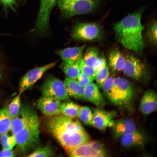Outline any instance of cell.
<instances>
[{"mask_svg":"<svg viewBox=\"0 0 157 157\" xmlns=\"http://www.w3.org/2000/svg\"><path fill=\"white\" fill-rule=\"evenodd\" d=\"M47 125L49 131L65 150L90 140L89 135L76 117L60 114L50 117Z\"/></svg>","mask_w":157,"mask_h":157,"instance_id":"6da1fadb","label":"cell"},{"mask_svg":"<svg viewBox=\"0 0 157 157\" xmlns=\"http://www.w3.org/2000/svg\"><path fill=\"white\" fill-rule=\"evenodd\" d=\"M143 9L129 14L113 25L118 42L126 49L141 54L144 44L142 37L144 27L141 22Z\"/></svg>","mask_w":157,"mask_h":157,"instance_id":"7a4b0ae2","label":"cell"},{"mask_svg":"<svg viewBox=\"0 0 157 157\" xmlns=\"http://www.w3.org/2000/svg\"><path fill=\"white\" fill-rule=\"evenodd\" d=\"M133 95V89L129 81L119 77L115 78L114 86L107 98L113 104L127 108L131 104Z\"/></svg>","mask_w":157,"mask_h":157,"instance_id":"3957f363","label":"cell"},{"mask_svg":"<svg viewBox=\"0 0 157 157\" xmlns=\"http://www.w3.org/2000/svg\"><path fill=\"white\" fill-rule=\"evenodd\" d=\"M39 120L34 122L14 134L19 150L25 154L35 149L40 141Z\"/></svg>","mask_w":157,"mask_h":157,"instance_id":"277c9868","label":"cell"},{"mask_svg":"<svg viewBox=\"0 0 157 157\" xmlns=\"http://www.w3.org/2000/svg\"><path fill=\"white\" fill-rule=\"evenodd\" d=\"M71 157H106L108 153L104 145L97 141L89 140L74 148L65 150Z\"/></svg>","mask_w":157,"mask_h":157,"instance_id":"5b68a950","label":"cell"},{"mask_svg":"<svg viewBox=\"0 0 157 157\" xmlns=\"http://www.w3.org/2000/svg\"><path fill=\"white\" fill-rule=\"evenodd\" d=\"M42 96L53 97L60 101L70 100L64 82L52 76L45 80L41 88Z\"/></svg>","mask_w":157,"mask_h":157,"instance_id":"8992f818","label":"cell"},{"mask_svg":"<svg viewBox=\"0 0 157 157\" xmlns=\"http://www.w3.org/2000/svg\"><path fill=\"white\" fill-rule=\"evenodd\" d=\"M38 115L30 106L24 104L21 106L17 114L12 119L11 131L15 134L31 123L38 121Z\"/></svg>","mask_w":157,"mask_h":157,"instance_id":"52a82bcc","label":"cell"},{"mask_svg":"<svg viewBox=\"0 0 157 157\" xmlns=\"http://www.w3.org/2000/svg\"><path fill=\"white\" fill-rule=\"evenodd\" d=\"M101 27L94 23H81L74 27L72 35L76 39L90 41L99 38L102 35Z\"/></svg>","mask_w":157,"mask_h":157,"instance_id":"ba28073f","label":"cell"},{"mask_svg":"<svg viewBox=\"0 0 157 157\" xmlns=\"http://www.w3.org/2000/svg\"><path fill=\"white\" fill-rule=\"evenodd\" d=\"M56 65V62H53L36 67L27 72L20 79L19 94H21L31 88L45 72L53 67Z\"/></svg>","mask_w":157,"mask_h":157,"instance_id":"9c48e42d","label":"cell"},{"mask_svg":"<svg viewBox=\"0 0 157 157\" xmlns=\"http://www.w3.org/2000/svg\"><path fill=\"white\" fill-rule=\"evenodd\" d=\"M101 0H74L61 11L65 17H70L84 14L94 10L98 6Z\"/></svg>","mask_w":157,"mask_h":157,"instance_id":"30bf717a","label":"cell"},{"mask_svg":"<svg viewBox=\"0 0 157 157\" xmlns=\"http://www.w3.org/2000/svg\"><path fill=\"white\" fill-rule=\"evenodd\" d=\"M93 126L97 129L104 130L112 127L114 125L116 113L113 111H108L101 108L93 109Z\"/></svg>","mask_w":157,"mask_h":157,"instance_id":"8fae6325","label":"cell"},{"mask_svg":"<svg viewBox=\"0 0 157 157\" xmlns=\"http://www.w3.org/2000/svg\"><path fill=\"white\" fill-rule=\"evenodd\" d=\"M125 62L122 71L124 74L131 78L138 79L142 77L145 67L140 60L132 55L125 58Z\"/></svg>","mask_w":157,"mask_h":157,"instance_id":"7c38bea8","label":"cell"},{"mask_svg":"<svg viewBox=\"0 0 157 157\" xmlns=\"http://www.w3.org/2000/svg\"><path fill=\"white\" fill-rule=\"evenodd\" d=\"M60 101L55 98L43 96L37 101L38 108L44 115L50 117L61 114Z\"/></svg>","mask_w":157,"mask_h":157,"instance_id":"4fadbf2b","label":"cell"},{"mask_svg":"<svg viewBox=\"0 0 157 157\" xmlns=\"http://www.w3.org/2000/svg\"><path fill=\"white\" fill-rule=\"evenodd\" d=\"M85 99L101 108L106 105V101L101 93L97 86L92 82L84 88Z\"/></svg>","mask_w":157,"mask_h":157,"instance_id":"5bb4252c","label":"cell"},{"mask_svg":"<svg viewBox=\"0 0 157 157\" xmlns=\"http://www.w3.org/2000/svg\"><path fill=\"white\" fill-rule=\"evenodd\" d=\"M85 46L68 47L57 51L56 54L63 62L74 63L80 62L83 59Z\"/></svg>","mask_w":157,"mask_h":157,"instance_id":"9a60e30c","label":"cell"},{"mask_svg":"<svg viewBox=\"0 0 157 157\" xmlns=\"http://www.w3.org/2000/svg\"><path fill=\"white\" fill-rule=\"evenodd\" d=\"M157 97L156 92L148 90L144 94L140 103L139 109L144 115H148L156 110Z\"/></svg>","mask_w":157,"mask_h":157,"instance_id":"2e32d148","label":"cell"},{"mask_svg":"<svg viewBox=\"0 0 157 157\" xmlns=\"http://www.w3.org/2000/svg\"><path fill=\"white\" fill-rule=\"evenodd\" d=\"M146 140V136L144 133L140 130H135L121 138V143L125 147H140L143 145Z\"/></svg>","mask_w":157,"mask_h":157,"instance_id":"e0dca14e","label":"cell"},{"mask_svg":"<svg viewBox=\"0 0 157 157\" xmlns=\"http://www.w3.org/2000/svg\"><path fill=\"white\" fill-rule=\"evenodd\" d=\"M112 132L115 138H121L137 129L136 124L132 120L124 119L115 122Z\"/></svg>","mask_w":157,"mask_h":157,"instance_id":"ac0fdd59","label":"cell"},{"mask_svg":"<svg viewBox=\"0 0 157 157\" xmlns=\"http://www.w3.org/2000/svg\"><path fill=\"white\" fill-rule=\"evenodd\" d=\"M64 82L69 96L78 99H85L84 88L79 85L76 80L67 76Z\"/></svg>","mask_w":157,"mask_h":157,"instance_id":"d6986e66","label":"cell"},{"mask_svg":"<svg viewBox=\"0 0 157 157\" xmlns=\"http://www.w3.org/2000/svg\"><path fill=\"white\" fill-rule=\"evenodd\" d=\"M126 58L117 49L113 50L110 53L108 62L109 66L113 71H122Z\"/></svg>","mask_w":157,"mask_h":157,"instance_id":"ffe728a7","label":"cell"},{"mask_svg":"<svg viewBox=\"0 0 157 157\" xmlns=\"http://www.w3.org/2000/svg\"><path fill=\"white\" fill-rule=\"evenodd\" d=\"M69 100L65 101L61 103L60 113L68 117H78L81 106Z\"/></svg>","mask_w":157,"mask_h":157,"instance_id":"44dd1931","label":"cell"},{"mask_svg":"<svg viewBox=\"0 0 157 157\" xmlns=\"http://www.w3.org/2000/svg\"><path fill=\"white\" fill-rule=\"evenodd\" d=\"M81 62L74 63L63 62L61 66V68L67 77L76 80L81 72L80 69Z\"/></svg>","mask_w":157,"mask_h":157,"instance_id":"7402d4cb","label":"cell"},{"mask_svg":"<svg viewBox=\"0 0 157 157\" xmlns=\"http://www.w3.org/2000/svg\"><path fill=\"white\" fill-rule=\"evenodd\" d=\"M12 118L7 108L0 110V136L11 130Z\"/></svg>","mask_w":157,"mask_h":157,"instance_id":"603a6c76","label":"cell"},{"mask_svg":"<svg viewBox=\"0 0 157 157\" xmlns=\"http://www.w3.org/2000/svg\"><path fill=\"white\" fill-rule=\"evenodd\" d=\"M99 58L97 50L94 48L90 47L86 51L83 56V60L86 64L94 68Z\"/></svg>","mask_w":157,"mask_h":157,"instance_id":"cb8c5ba5","label":"cell"},{"mask_svg":"<svg viewBox=\"0 0 157 157\" xmlns=\"http://www.w3.org/2000/svg\"><path fill=\"white\" fill-rule=\"evenodd\" d=\"M77 117L85 125L93 126V113L88 107L81 106Z\"/></svg>","mask_w":157,"mask_h":157,"instance_id":"d4e9b609","label":"cell"},{"mask_svg":"<svg viewBox=\"0 0 157 157\" xmlns=\"http://www.w3.org/2000/svg\"><path fill=\"white\" fill-rule=\"evenodd\" d=\"M54 154V151L51 146L48 144L44 147L36 149L26 156L48 157L53 156Z\"/></svg>","mask_w":157,"mask_h":157,"instance_id":"484cf974","label":"cell"},{"mask_svg":"<svg viewBox=\"0 0 157 157\" xmlns=\"http://www.w3.org/2000/svg\"><path fill=\"white\" fill-rule=\"evenodd\" d=\"M0 142L3 150H12L16 144L15 137L14 134L9 135L8 133L0 136Z\"/></svg>","mask_w":157,"mask_h":157,"instance_id":"4316f807","label":"cell"},{"mask_svg":"<svg viewBox=\"0 0 157 157\" xmlns=\"http://www.w3.org/2000/svg\"><path fill=\"white\" fill-rule=\"evenodd\" d=\"M20 95L19 94L14 97L7 108L9 113L12 119L17 114L20 109L21 106Z\"/></svg>","mask_w":157,"mask_h":157,"instance_id":"83f0119b","label":"cell"},{"mask_svg":"<svg viewBox=\"0 0 157 157\" xmlns=\"http://www.w3.org/2000/svg\"><path fill=\"white\" fill-rule=\"evenodd\" d=\"M109 75V71L107 64L97 71L95 80L99 87L102 88Z\"/></svg>","mask_w":157,"mask_h":157,"instance_id":"f1b7e54d","label":"cell"},{"mask_svg":"<svg viewBox=\"0 0 157 157\" xmlns=\"http://www.w3.org/2000/svg\"><path fill=\"white\" fill-rule=\"evenodd\" d=\"M157 24L156 20H154L149 24L146 32V36L148 40L154 44L157 42Z\"/></svg>","mask_w":157,"mask_h":157,"instance_id":"f546056e","label":"cell"},{"mask_svg":"<svg viewBox=\"0 0 157 157\" xmlns=\"http://www.w3.org/2000/svg\"><path fill=\"white\" fill-rule=\"evenodd\" d=\"M81 72L95 80L97 71L93 67L86 64L82 60L80 63Z\"/></svg>","mask_w":157,"mask_h":157,"instance_id":"4dcf8cb0","label":"cell"},{"mask_svg":"<svg viewBox=\"0 0 157 157\" xmlns=\"http://www.w3.org/2000/svg\"><path fill=\"white\" fill-rule=\"evenodd\" d=\"M114 79L112 77H109L104 83L102 87L103 92L107 97L110 94L114 84Z\"/></svg>","mask_w":157,"mask_h":157,"instance_id":"1f68e13d","label":"cell"},{"mask_svg":"<svg viewBox=\"0 0 157 157\" xmlns=\"http://www.w3.org/2000/svg\"><path fill=\"white\" fill-rule=\"evenodd\" d=\"M0 2L6 13H7L8 8L15 11L16 8L18 6V3L15 0H0Z\"/></svg>","mask_w":157,"mask_h":157,"instance_id":"d6a6232c","label":"cell"},{"mask_svg":"<svg viewBox=\"0 0 157 157\" xmlns=\"http://www.w3.org/2000/svg\"><path fill=\"white\" fill-rule=\"evenodd\" d=\"M76 80L79 85L83 88L94 80L81 72Z\"/></svg>","mask_w":157,"mask_h":157,"instance_id":"836d02e7","label":"cell"},{"mask_svg":"<svg viewBox=\"0 0 157 157\" xmlns=\"http://www.w3.org/2000/svg\"><path fill=\"white\" fill-rule=\"evenodd\" d=\"M74 0H57L56 4L60 10L61 11L69 5Z\"/></svg>","mask_w":157,"mask_h":157,"instance_id":"e575fe53","label":"cell"},{"mask_svg":"<svg viewBox=\"0 0 157 157\" xmlns=\"http://www.w3.org/2000/svg\"><path fill=\"white\" fill-rule=\"evenodd\" d=\"M15 154L11 150H3L0 152V157H14Z\"/></svg>","mask_w":157,"mask_h":157,"instance_id":"d590c367","label":"cell"},{"mask_svg":"<svg viewBox=\"0 0 157 157\" xmlns=\"http://www.w3.org/2000/svg\"><path fill=\"white\" fill-rule=\"evenodd\" d=\"M1 74L0 70V78H1Z\"/></svg>","mask_w":157,"mask_h":157,"instance_id":"8d00e7d4","label":"cell"}]
</instances>
